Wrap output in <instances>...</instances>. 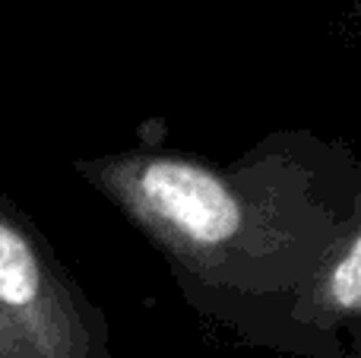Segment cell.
<instances>
[{
	"label": "cell",
	"instance_id": "cell-1",
	"mask_svg": "<svg viewBox=\"0 0 361 358\" xmlns=\"http://www.w3.org/2000/svg\"><path fill=\"white\" fill-rule=\"evenodd\" d=\"M143 194L165 219L197 241H222L235 235L238 203L209 171L184 162H156L143 171Z\"/></svg>",
	"mask_w": 361,
	"mask_h": 358
},
{
	"label": "cell",
	"instance_id": "cell-3",
	"mask_svg": "<svg viewBox=\"0 0 361 358\" xmlns=\"http://www.w3.org/2000/svg\"><path fill=\"white\" fill-rule=\"evenodd\" d=\"M333 292H336L343 308H358L361 298V245H352L349 257L343 260V266L333 276Z\"/></svg>",
	"mask_w": 361,
	"mask_h": 358
},
{
	"label": "cell",
	"instance_id": "cell-2",
	"mask_svg": "<svg viewBox=\"0 0 361 358\" xmlns=\"http://www.w3.org/2000/svg\"><path fill=\"white\" fill-rule=\"evenodd\" d=\"M38 292V266L29 245L16 232L0 226V298L25 304Z\"/></svg>",
	"mask_w": 361,
	"mask_h": 358
}]
</instances>
